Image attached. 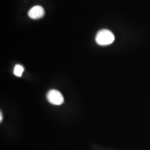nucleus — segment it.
<instances>
[{"instance_id": "f03ea898", "label": "nucleus", "mask_w": 150, "mask_h": 150, "mask_svg": "<svg viewBox=\"0 0 150 150\" xmlns=\"http://www.w3.org/2000/svg\"><path fill=\"white\" fill-rule=\"evenodd\" d=\"M48 102L54 105H61L64 102V98L61 93L56 90H51L47 94Z\"/></svg>"}, {"instance_id": "39448f33", "label": "nucleus", "mask_w": 150, "mask_h": 150, "mask_svg": "<svg viewBox=\"0 0 150 150\" xmlns=\"http://www.w3.org/2000/svg\"><path fill=\"white\" fill-rule=\"evenodd\" d=\"M0 121L1 122L2 121V113L1 112V115H0Z\"/></svg>"}, {"instance_id": "20e7f679", "label": "nucleus", "mask_w": 150, "mask_h": 150, "mask_svg": "<svg viewBox=\"0 0 150 150\" xmlns=\"http://www.w3.org/2000/svg\"><path fill=\"white\" fill-rule=\"evenodd\" d=\"M23 71H24V69L22 66L20 64H17L14 68L13 73L16 76L21 77L23 72Z\"/></svg>"}, {"instance_id": "f257e3e1", "label": "nucleus", "mask_w": 150, "mask_h": 150, "mask_svg": "<svg viewBox=\"0 0 150 150\" xmlns=\"http://www.w3.org/2000/svg\"><path fill=\"white\" fill-rule=\"evenodd\" d=\"M115 41V36L111 31L103 29L99 31L97 33L96 41L101 46H106L110 45Z\"/></svg>"}, {"instance_id": "7ed1b4c3", "label": "nucleus", "mask_w": 150, "mask_h": 150, "mask_svg": "<svg viewBox=\"0 0 150 150\" xmlns=\"http://www.w3.org/2000/svg\"><path fill=\"white\" fill-rule=\"evenodd\" d=\"M44 14V9L41 6H33L28 12V16L33 20H37L42 17Z\"/></svg>"}]
</instances>
